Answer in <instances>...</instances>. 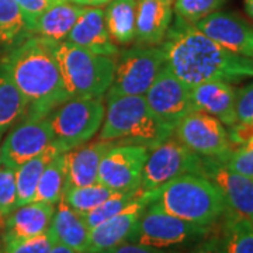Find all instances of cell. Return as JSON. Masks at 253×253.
<instances>
[{"label": "cell", "instance_id": "cell-45", "mask_svg": "<svg viewBox=\"0 0 253 253\" xmlns=\"http://www.w3.org/2000/svg\"><path fill=\"white\" fill-rule=\"evenodd\" d=\"M0 253H4V249H3V244H1V235H0Z\"/></svg>", "mask_w": 253, "mask_h": 253}, {"label": "cell", "instance_id": "cell-31", "mask_svg": "<svg viewBox=\"0 0 253 253\" xmlns=\"http://www.w3.org/2000/svg\"><path fill=\"white\" fill-rule=\"evenodd\" d=\"M141 193H142L141 189L135 191H114L106 201H103L89 212L83 214L82 217L84 219L87 228L91 229L101 222L107 221L109 218L117 215L118 212H121L124 208L128 207Z\"/></svg>", "mask_w": 253, "mask_h": 253}, {"label": "cell", "instance_id": "cell-23", "mask_svg": "<svg viewBox=\"0 0 253 253\" xmlns=\"http://www.w3.org/2000/svg\"><path fill=\"white\" fill-rule=\"evenodd\" d=\"M82 10L83 6L71 1L54 3L34 21L31 34L55 42L63 41L71 33Z\"/></svg>", "mask_w": 253, "mask_h": 253}, {"label": "cell", "instance_id": "cell-13", "mask_svg": "<svg viewBox=\"0 0 253 253\" xmlns=\"http://www.w3.org/2000/svg\"><path fill=\"white\" fill-rule=\"evenodd\" d=\"M52 142L54 132L48 117L23 118L0 146V165L17 169L20 165L44 152Z\"/></svg>", "mask_w": 253, "mask_h": 253}, {"label": "cell", "instance_id": "cell-38", "mask_svg": "<svg viewBox=\"0 0 253 253\" xmlns=\"http://www.w3.org/2000/svg\"><path fill=\"white\" fill-rule=\"evenodd\" d=\"M184 253H224V245L219 231H212L197 244L187 248Z\"/></svg>", "mask_w": 253, "mask_h": 253}, {"label": "cell", "instance_id": "cell-32", "mask_svg": "<svg viewBox=\"0 0 253 253\" xmlns=\"http://www.w3.org/2000/svg\"><path fill=\"white\" fill-rule=\"evenodd\" d=\"M228 0H173V13L176 17L196 24L201 18L215 13Z\"/></svg>", "mask_w": 253, "mask_h": 253}, {"label": "cell", "instance_id": "cell-3", "mask_svg": "<svg viewBox=\"0 0 253 253\" xmlns=\"http://www.w3.org/2000/svg\"><path fill=\"white\" fill-rule=\"evenodd\" d=\"M145 193H148L149 204L197 225L217 226L228 210L221 190L197 173H184Z\"/></svg>", "mask_w": 253, "mask_h": 253}, {"label": "cell", "instance_id": "cell-15", "mask_svg": "<svg viewBox=\"0 0 253 253\" xmlns=\"http://www.w3.org/2000/svg\"><path fill=\"white\" fill-rule=\"evenodd\" d=\"M149 204L148 193L142 191L128 207L117 215L109 218L89 231L87 248L84 252H107L118 245L128 242L144 210Z\"/></svg>", "mask_w": 253, "mask_h": 253}, {"label": "cell", "instance_id": "cell-4", "mask_svg": "<svg viewBox=\"0 0 253 253\" xmlns=\"http://www.w3.org/2000/svg\"><path fill=\"white\" fill-rule=\"evenodd\" d=\"M170 135L173 131L155 118L145 96L106 97L99 139L139 144L151 151Z\"/></svg>", "mask_w": 253, "mask_h": 253}, {"label": "cell", "instance_id": "cell-1", "mask_svg": "<svg viewBox=\"0 0 253 253\" xmlns=\"http://www.w3.org/2000/svg\"><path fill=\"white\" fill-rule=\"evenodd\" d=\"M161 46L168 68L189 87L210 81L236 83L253 78V58L228 51L176 16Z\"/></svg>", "mask_w": 253, "mask_h": 253}, {"label": "cell", "instance_id": "cell-39", "mask_svg": "<svg viewBox=\"0 0 253 253\" xmlns=\"http://www.w3.org/2000/svg\"><path fill=\"white\" fill-rule=\"evenodd\" d=\"M228 134L234 146L253 144V121L236 123L235 126H229Z\"/></svg>", "mask_w": 253, "mask_h": 253}, {"label": "cell", "instance_id": "cell-7", "mask_svg": "<svg viewBox=\"0 0 253 253\" xmlns=\"http://www.w3.org/2000/svg\"><path fill=\"white\" fill-rule=\"evenodd\" d=\"M214 229L215 226L197 225L148 204L128 242L163 251L181 249L197 244Z\"/></svg>", "mask_w": 253, "mask_h": 253}, {"label": "cell", "instance_id": "cell-41", "mask_svg": "<svg viewBox=\"0 0 253 253\" xmlns=\"http://www.w3.org/2000/svg\"><path fill=\"white\" fill-rule=\"evenodd\" d=\"M75 4H79V6H91V7H103V6H107L110 1L113 0H69Z\"/></svg>", "mask_w": 253, "mask_h": 253}, {"label": "cell", "instance_id": "cell-46", "mask_svg": "<svg viewBox=\"0 0 253 253\" xmlns=\"http://www.w3.org/2000/svg\"><path fill=\"white\" fill-rule=\"evenodd\" d=\"M0 226H3V221L1 219H0Z\"/></svg>", "mask_w": 253, "mask_h": 253}, {"label": "cell", "instance_id": "cell-27", "mask_svg": "<svg viewBox=\"0 0 253 253\" xmlns=\"http://www.w3.org/2000/svg\"><path fill=\"white\" fill-rule=\"evenodd\" d=\"M27 107L26 97L0 63V134L14 126L18 120H23Z\"/></svg>", "mask_w": 253, "mask_h": 253}, {"label": "cell", "instance_id": "cell-29", "mask_svg": "<svg viewBox=\"0 0 253 253\" xmlns=\"http://www.w3.org/2000/svg\"><path fill=\"white\" fill-rule=\"evenodd\" d=\"M31 36L23 11L14 0H0V44L17 45Z\"/></svg>", "mask_w": 253, "mask_h": 253}, {"label": "cell", "instance_id": "cell-34", "mask_svg": "<svg viewBox=\"0 0 253 253\" xmlns=\"http://www.w3.org/2000/svg\"><path fill=\"white\" fill-rule=\"evenodd\" d=\"M222 163L231 170L253 179V144L234 146Z\"/></svg>", "mask_w": 253, "mask_h": 253}, {"label": "cell", "instance_id": "cell-17", "mask_svg": "<svg viewBox=\"0 0 253 253\" xmlns=\"http://www.w3.org/2000/svg\"><path fill=\"white\" fill-rule=\"evenodd\" d=\"M54 214L55 204L40 201H31L14 208V211L3 219V249L46 232Z\"/></svg>", "mask_w": 253, "mask_h": 253}, {"label": "cell", "instance_id": "cell-30", "mask_svg": "<svg viewBox=\"0 0 253 253\" xmlns=\"http://www.w3.org/2000/svg\"><path fill=\"white\" fill-rule=\"evenodd\" d=\"M113 193L114 191L110 190L109 187L100 183H94L89 186L65 189L62 193V199L78 214L83 215L93 208L97 207L103 201H106Z\"/></svg>", "mask_w": 253, "mask_h": 253}, {"label": "cell", "instance_id": "cell-5", "mask_svg": "<svg viewBox=\"0 0 253 253\" xmlns=\"http://www.w3.org/2000/svg\"><path fill=\"white\" fill-rule=\"evenodd\" d=\"M65 89L71 97L103 99L114 79L116 58L94 54L63 40L52 41Z\"/></svg>", "mask_w": 253, "mask_h": 253}, {"label": "cell", "instance_id": "cell-16", "mask_svg": "<svg viewBox=\"0 0 253 253\" xmlns=\"http://www.w3.org/2000/svg\"><path fill=\"white\" fill-rule=\"evenodd\" d=\"M221 190L228 208L253 221V179L231 170L218 159L203 158L201 173Z\"/></svg>", "mask_w": 253, "mask_h": 253}, {"label": "cell", "instance_id": "cell-8", "mask_svg": "<svg viewBox=\"0 0 253 253\" xmlns=\"http://www.w3.org/2000/svg\"><path fill=\"white\" fill-rule=\"evenodd\" d=\"M165 65L162 46L135 45L118 52L114 79L106 93L113 96H144Z\"/></svg>", "mask_w": 253, "mask_h": 253}, {"label": "cell", "instance_id": "cell-33", "mask_svg": "<svg viewBox=\"0 0 253 253\" xmlns=\"http://www.w3.org/2000/svg\"><path fill=\"white\" fill-rule=\"evenodd\" d=\"M17 207L16 169L0 165V219L3 221Z\"/></svg>", "mask_w": 253, "mask_h": 253}, {"label": "cell", "instance_id": "cell-26", "mask_svg": "<svg viewBox=\"0 0 253 253\" xmlns=\"http://www.w3.org/2000/svg\"><path fill=\"white\" fill-rule=\"evenodd\" d=\"M219 234L224 253H253V221L226 210L221 219Z\"/></svg>", "mask_w": 253, "mask_h": 253}, {"label": "cell", "instance_id": "cell-10", "mask_svg": "<svg viewBox=\"0 0 253 253\" xmlns=\"http://www.w3.org/2000/svg\"><path fill=\"white\" fill-rule=\"evenodd\" d=\"M173 135L194 154L221 162L234 149L225 126L218 118L200 110H193L181 118Z\"/></svg>", "mask_w": 253, "mask_h": 253}, {"label": "cell", "instance_id": "cell-22", "mask_svg": "<svg viewBox=\"0 0 253 253\" xmlns=\"http://www.w3.org/2000/svg\"><path fill=\"white\" fill-rule=\"evenodd\" d=\"M55 210L49 231L54 235L56 244H62L78 253H83L87 248L89 228L81 214L71 208L61 197Z\"/></svg>", "mask_w": 253, "mask_h": 253}, {"label": "cell", "instance_id": "cell-44", "mask_svg": "<svg viewBox=\"0 0 253 253\" xmlns=\"http://www.w3.org/2000/svg\"><path fill=\"white\" fill-rule=\"evenodd\" d=\"M51 4H54V3H61V1H69V0H48Z\"/></svg>", "mask_w": 253, "mask_h": 253}, {"label": "cell", "instance_id": "cell-14", "mask_svg": "<svg viewBox=\"0 0 253 253\" xmlns=\"http://www.w3.org/2000/svg\"><path fill=\"white\" fill-rule=\"evenodd\" d=\"M194 26L228 51L253 58V26L239 14L218 10Z\"/></svg>", "mask_w": 253, "mask_h": 253}, {"label": "cell", "instance_id": "cell-35", "mask_svg": "<svg viewBox=\"0 0 253 253\" xmlns=\"http://www.w3.org/2000/svg\"><path fill=\"white\" fill-rule=\"evenodd\" d=\"M55 244L56 241L48 228V231L41 235L28 238L26 241H21L4 249V253H48Z\"/></svg>", "mask_w": 253, "mask_h": 253}, {"label": "cell", "instance_id": "cell-12", "mask_svg": "<svg viewBox=\"0 0 253 253\" xmlns=\"http://www.w3.org/2000/svg\"><path fill=\"white\" fill-rule=\"evenodd\" d=\"M145 94L148 107L155 118L172 131H174L181 118L194 110L190 87L173 75L166 63Z\"/></svg>", "mask_w": 253, "mask_h": 253}, {"label": "cell", "instance_id": "cell-47", "mask_svg": "<svg viewBox=\"0 0 253 253\" xmlns=\"http://www.w3.org/2000/svg\"><path fill=\"white\" fill-rule=\"evenodd\" d=\"M83 253H90V252H83ZM101 253H104V252H101Z\"/></svg>", "mask_w": 253, "mask_h": 253}, {"label": "cell", "instance_id": "cell-21", "mask_svg": "<svg viewBox=\"0 0 253 253\" xmlns=\"http://www.w3.org/2000/svg\"><path fill=\"white\" fill-rule=\"evenodd\" d=\"M190 96L194 110L218 118L225 126L236 124V89L232 83L222 81L204 82L190 87Z\"/></svg>", "mask_w": 253, "mask_h": 253}, {"label": "cell", "instance_id": "cell-25", "mask_svg": "<svg viewBox=\"0 0 253 253\" xmlns=\"http://www.w3.org/2000/svg\"><path fill=\"white\" fill-rule=\"evenodd\" d=\"M62 151L59 146L52 142L44 152L31 158L30 161L20 165L16 169V184H17V207L31 203L34 200L36 189L40 177L45 166ZM16 207V208H17Z\"/></svg>", "mask_w": 253, "mask_h": 253}, {"label": "cell", "instance_id": "cell-24", "mask_svg": "<svg viewBox=\"0 0 253 253\" xmlns=\"http://www.w3.org/2000/svg\"><path fill=\"white\" fill-rule=\"evenodd\" d=\"M136 1L113 0L104 10L110 38L117 46H128L135 42Z\"/></svg>", "mask_w": 253, "mask_h": 253}, {"label": "cell", "instance_id": "cell-6", "mask_svg": "<svg viewBox=\"0 0 253 253\" xmlns=\"http://www.w3.org/2000/svg\"><path fill=\"white\" fill-rule=\"evenodd\" d=\"M106 106L103 99L71 97L48 116L54 142L62 152L89 142L101 128Z\"/></svg>", "mask_w": 253, "mask_h": 253}, {"label": "cell", "instance_id": "cell-2", "mask_svg": "<svg viewBox=\"0 0 253 253\" xmlns=\"http://www.w3.org/2000/svg\"><path fill=\"white\" fill-rule=\"evenodd\" d=\"M0 63L27 100L24 118L48 117L71 99L52 52V41L31 34L11 46Z\"/></svg>", "mask_w": 253, "mask_h": 253}, {"label": "cell", "instance_id": "cell-18", "mask_svg": "<svg viewBox=\"0 0 253 253\" xmlns=\"http://www.w3.org/2000/svg\"><path fill=\"white\" fill-rule=\"evenodd\" d=\"M118 141H93L65 152V189L82 187L97 183L99 166L103 156Z\"/></svg>", "mask_w": 253, "mask_h": 253}, {"label": "cell", "instance_id": "cell-40", "mask_svg": "<svg viewBox=\"0 0 253 253\" xmlns=\"http://www.w3.org/2000/svg\"><path fill=\"white\" fill-rule=\"evenodd\" d=\"M104 253H168L163 249L152 248V246H145V245L134 244V242H124L118 245L116 248L110 249Z\"/></svg>", "mask_w": 253, "mask_h": 253}, {"label": "cell", "instance_id": "cell-48", "mask_svg": "<svg viewBox=\"0 0 253 253\" xmlns=\"http://www.w3.org/2000/svg\"><path fill=\"white\" fill-rule=\"evenodd\" d=\"M0 138H1V134H0Z\"/></svg>", "mask_w": 253, "mask_h": 253}, {"label": "cell", "instance_id": "cell-42", "mask_svg": "<svg viewBox=\"0 0 253 253\" xmlns=\"http://www.w3.org/2000/svg\"><path fill=\"white\" fill-rule=\"evenodd\" d=\"M48 253H78L76 251H73L71 248H68V246H65L62 244H55L52 246V249L49 251Z\"/></svg>", "mask_w": 253, "mask_h": 253}, {"label": "cell", "instance_id": "cell-9", "mask_svg": "<svg viewBox=\"0 0 253 253\" xmlns=\"http://www.w3.org/2000/svg\"><path fill=\"white\" fill-rule=\"evenodd\" d=\"M203 156H199L170 135L149 151L139 189L152 191L184 173H201Z\"/></svg>", "mask_w": 253, "mask_h": 253}, {"label": "cell", "instance_id": "cell-28", "mask_svg": "<svg viewBox=\"0 0 253 253\" xmlns=\"http://www.w3.org/2000/svg\"><path fill=\"white\" fill-rule=\"evenodd\" d=\"M65 187V152H61L51 159L44 169L37 184L33 201L56 204L62 197Z\"/></svg>", "mask_w": 253, "mask_h": 253}, {"label": "cell", "instance_id": "cell-36", "mask_svg": "<svg viewBox=\"0 0 253 253\" xmlns=\"http://www.w3.org/2000/svg\"><path fill=\"white\" fill-rule=\"evenodd\" d=\"M235 116L236 123L253 121V82L236 89Z\"/></svg>", "mask_w": 253, "mask_h": 253}, {"label": "cell", "instance_id": "cell-11", "mask_svg": "<svg viewBox=\"0 0 253 253\" xmlns=\"http://www.w3.org/2000/svg\"><path fill=\"white\" fill-rule=\"evenodd\" d=\"M148 155L144 145L117 142L100 162L97 183L113 191L139 190Z\"/></svg>", "mask_w": 253, "mask_h": 253}, {"label": "cell", "instance_id": "cell-37", "mask_svg": "<svg viewBox=\"0 0 253 253\" xmlns=\"http://www.w3.org/2000/svg\"><path fill=\"white\" fill-rule=\"evenodd\" d=\"M14 1L17 3V6L24 14L30 33H31V27L34 24V21L51 6V3L48 0H14Z\"/></svg>", "mask_w": 253, "mask_h": 253}, {"label": "cell", "instance_id": "cell-43", "mask_svg": "<svg viewBox=\"0 0 253 253\" xmlns=\"http://www.w3.org/2000/svg\"><path fill=\"white\" fill-rule=\"evenodd\" d=\"M245 1V9L248 11V14L253 18V0H244Z\"/></svg>", "mask_w": 253, "mask_h": 253}, {"label": "cell", "instance_id": "cell-19", "mask_svg": "<svg viewBox=\"0 0 253 253\" xmlns=\"http://www.w3.org/2000/svg\"><path fill=\"white\" fill-rule=\"evenodd\" d=\"M66 41L82 46L94 54L107 55L117 58L118 46L111 41L106 26V16L101 7L83 6V10L76 20Z\"/></svg>", "mask_w": 253, "mask_h": 253}, {"label": "cell", "instance_id": "cell-20", "mask_svg": "<svg viewBox=\"0 0 253 253\" xmlns=\"http://www.w3.org/2000/svg\"><path fill=\"white\" fill-rule=\"evenodd\" d=\"M173 16V0H138L135 20L136 45H161L172 24Z\"/></svg>", "mask_w": 253, "mask_h": 253}]
</instances>
